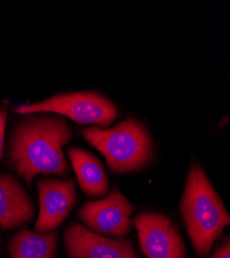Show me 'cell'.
I'll return each mask as SVG.
<instances>
[{
	"label": "cell",
	"instance_id": "obj_11",
	"mask_svg": "<svg viewBox=\"0 0 230 258\" xmlns=\"http://www.w3.org/2000/svg\"><path fill=\"white\" fill-rule=\"evenodd\" d=\"M57 246V233L37 232L22 229L10 243L12 258H54Z\"/></svg>",
	"mask_w": 230,
	"mask_h": 258
},
{
	"label": "cell",
	"instance_id": "obj_4",
	"mask_svg": "<svg viewBox=\"0 0 230 258\" xmlns=\"http://www.w3.org/2000/svg\"><path fill=\"white\" fill-rule=\"evenodd\" d=\"M19 115L56 113L80 124H96L109 127L118 117L116 105L95 92L59 94L43 101L19 105L14 110Z\"/></svg>",
	"mask_w": 230,
	"mask_h": 258
},
{
	"label": "cell",
	"instance_id": "obj_3",
	"mask_svg": "<svg viewBox=\"0 0 230 258\" xmlns=\"http://www.w3.org/2000/svg\"><path fill=\"white\" fill-rule=\"evenodd\" d=\"M82 135L103 154L109 167L116 173L142 168L152 157V142L147 128L133 118L108 129L91 126L83 129Z\"/></svg>",
	"mask_w": 230,
	"mask_h": 258
},
{
	"label": "cell",
	"instance_id": "obj_7",
	"mask_svg": "<svg viewBox=\"0 0 230 258\" xmlns=\"http://www.w3.org/2000/svg\"><path fill=\"white\" fill-rule=\"evenodd\" d=\"M39 215L35 231L50 232L68 216L76 202V192L72 180L40 179L37 182Z\"/></svg>",
	"mask_w": 230,
	"mask_h": 258
},
{
	"label": "cell",
	"instance_id": "obj_10",
	"mask_svg": "<svg viewBox=\"0 0 230 258\" xmlns=\"http://www.w3.org/2000/svg\"><path fill=\"white\" fill-rule=\"evenodd\" d=\"M67 153L81 188L92 198L106 196L110 185L99 160L88 151L78 148H69Z\"/></svg>",
	"mask_w": 230,
	"mask_h": 258
},
{
	"label": "cell",
	"instance_id": "obj_9",
	"mask_svg": "<svg viewBox=\"0 0 230 258\" xmlns=\"http://www.w3.org/2000/svg\"><path fill=\"white\" fill-rule=\"evenodd\" d=\"M34 215L30 197L11 175H0V227L15 229L29 223Z\"/></svg>",
	"mask_w": 230,
	"mask_h": 258
},
{
	"label": "cell",
	"instance_id": "obj_13",
	"mask_svg": "<svg viewBox=\"0 0 230 258\" xmlns=\"http://www.w3.org/2000/svg\"><path fill=\"white\" fill-rule=\"evenodd\" d=\"M212 258H230V244L229 240L226 241L223 245H221L216 252L214 253Z\"/></svg>",
	"mask_w": 230,
	"mask_h": 258
},
{
	"label": "cell",
	"instance_id": "obj_6",
	"mask_svg": "<svg viewBox=\"0 0 230 258\" xmlns=\"http://www.w3.org/2000/svg\"><path fill=\"white\" fill-rule=\"evenodd\" d=\"M133 223L138 232L140 248L148 258H185L182 236L165 215L141 213L134 217Z\"/></svg>",
	"mask_w": 230,
	"mask_h": 258
},
{
	"label": "cell",
	"instance_id": "obj_5",
	"mask_svg": "<svg viewBox=\"0 0 230 258\" xmlns=\"http://www.w3.org/2000/svg\"><path fill=\"white\" fill-rule=\"evenodd\" d=\"M133 212L134 207L130 202L118 188H114L111 195L103 200L84 205L78 215L90 229L116 239H122L130 231V216Z\"/></svg>",
	"mask_w": 230,
	"mask_h": 258
},
{
	"label": "cell",
	"instance_id": "obj_2",
	"mask_svg": "<svg viewBox=\"0 0 230 258\" xmlns=\"http://www.w3.org/2000/svg\"><path fill=\"white\" fill-rule=\"evenodd\" d=\"M180 209L196 253L206 256L230 218L210 180L197 165L188 174Z\"/></svg>",
	"mask_w": 230,
	"mask_h": 258
},
{
	"label": "cell",
	"instance_id": "obj_12",
	"mask_svg": "<svg viewBox=\"0 0 230 258\" xmlns=\"http://www.w3.org/2000/svg\"><path fill=\"white\" fill-rule=\"evenodd\" d=\"M7 118H8V113L4 110H0V159H2L3 151H4Z\"/></svg>",
	"mask_w": 230,
	"mask_h": 258
},
{
	"label": "cell",
	"instance_id": "obj_8",
	"mask_svg": "<svg viewBox=\"0 0 230 258\" xmlns=\"http://www.w3.org/2000/svg\"><path fill=\"white\" fill-rule=\"evenodd\" d=\"M64 243L71 258H139L130 241L109 239L78 223L66 228Z\"/></svg>",
	"mask_w": 230,
	"mask_h": 258
},
{
	"label": "cell",
	"instance_id": "obj_1",
	"mask_svg": "<svg viewBox=\"0 0 230 258\" xmlns=\"http://www.w3.org/2000/svg\"><path fill=\"white\" fill-rule=\"evenodd\" d=\"M24 116L12 131L9 148L11 165L28 185L37 175H68L69 166L62 151L71 139L68 123L49 114Z\"/></svg>",
	"mask_w": 230,
	"mask_h": 258
}]
</instances>
